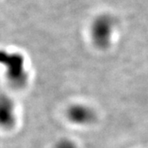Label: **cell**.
<instances>
[{"label": "cell", "mask_w": 148, "mask_h": 148, "mask_svg": "<svg viewBox=\"0 0 148 148\" xmlns=\"http://www.w3.org/2000/svg\"><path fill=\"white\" fill-rule=\"evenodd\" d=\"M54 148H77V146L73 141L68 138H64L58 141V143L54 146Z\"/></svg>", "instance_id": "3957f363"}, {"label": "cell", "mask_w": 148, "mask_h": 148, "mask_svg": "<svg viewBox=\"0 0 148 148\" xmlns=\"http://www.w3.org/2000/svg\"><path fill=\"white\" fill-rule=\"evenodd\" d=\"M113 23L108 17L98 18L92 26V38L95 44L101 47L106 46L113 34Z\"/></svg>", "instance_id": "6da1fadb"}, {"label": "cell", "mask_w": 148, "mask_h": 148, "mask_svg": "<svg viewBox=\"0 0 148 148\" xmlns=\"http://www.w3.org/2000/svg\"><path fill=\"white\" fill-rule=\"evenodd\" d=\"M67 115L70 121L78 125H87L91 123L95 118L94 110L83 104L72 105L67 111Z\"/></svg>", "instance_id": "7a4b0ae2"}]
</instances>
